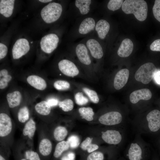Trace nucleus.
Wrapping results in <instances>:
<instances>
[{"mask_svg":"<svg viewBox=\"0 0 160 160\" xmlns=\"http://www.w3.org/2000/svg\"><path fill=\"white\" fill-rule=\"evenodd\" d=\"M70 46V53L82 69L88 81L97 82V73L94 62L85 43L81 40Z\"/></svg>","mask_w":160,"mask_h":160,"instance_id":"nucleus-1","label":"nucleus"},{"mask_svg":"<svg viewBox=\"0 0 160 160\" xmlns=\"http://www.w3.org/2000/svg\"><path fill=\"white\" fill-rule=\"evenodd\" d=\"M135 134L156 133L160 130V111L154 109L135 118L130 122Z\"/></svg>","mask_w":160,"mask_h":160,"instance_id":"nucleus-2","label":"nucleus"},{"mask_svg":"<svg viewBox=\"0 0 160 160\" xmlns=\"http://www.w3.org/2000/svg\"><path fill=\"white\" fill-rule=\"evenodd\" d=\"M69 34L70 39L74 41L80 38H84L93 33L97 20V17L91 14L76 19Z\"/></svg>","mask_w":160,"mask_h":160,"instance_id":"nucleus-3","label":"nucleus"},{"mask_svg":"<svg viewBox=\"0 0 160 160\" xmlns=\"http://www.w3.org/2000/svg\"><path fill=\"white\" fill-rule=\"evenodd\" d=\"M56 67L57 71L62 76L67 78L79 77L88 81L80 66L70 52L58 60Z\"/></svg>","mask_w":160,"mask_h":160,"instance_id":"nucleus-4","label":"nucleus"},{"mask_svg":"<svg viewBox=\"0 0 160 160\" xmlns=\"http://www.w3.org/2000/svg\"><path fill=\"white\" fill-rule=\"evenodd\" d=\"M9 108L6 102L2 103L0 111V142L5 147L6 141L11 137L14 129V124L9 111Z\"/></svg>","mask_w":160,"mask_h":160,"instance_id":"nucleus-5","label":"nucleus"},{"mask_svg":"<svg viewBox=\"0 0 160 160\" xmlns=\"http://www.w3.org/2000/svg\"><path fill=\"white\" fill-rule=\"evenodd\" d=\"M82 40L88 49L95 65L97 73L100 69L101 61L104 55L101 41L96 36L94 32Z\"/></svg>","mask_w":160,"mask_h":160,"instance_id":"nucleus-6","label":"nucleus"},{"mask_svg":"<svg viewBox=\"0 0 160 160\" xmlns=\"http://www.w3.org/2000/svg\"><path fill=\"white\" fill-rule=\"evenodd\" d=\"M150 145L139 134H135L133 140L127 147V156L129 160H143V156L149 151Z\"/></svg>","mask_w":160,"mask_h":160,"instance_id":"nucleus-7","label":"nucleus"},{"mask_svg":"<svg viewBox=\"0 0 160 160\" xmlns=\"http://www.w3.org/2000/svg\"><path fill=\"white\" fill-rule=\"evenodd\" d=\"M123 11L125 14H133L140 21L147 18L148 8L146 2L143 0H126L121 6Z\"/></svg>","mask_w":160,"mask_h":160,"instance_id":"nucleus-8","label":"nucleus"},{"mask_svg":"<svg viewBox=\"0 0 160 160\" xmlns=\"http://www.w3.org/2000/svg\"><path fill=\"white\" fill-rule=\"evenodd\" d=\"M29 93L15 84L10 87L5 96V101L14 113L24 102Z\"/></svg>","mask_w":160,"mask_h":160,"instance_id":"nucleus-9","label":"nucleus"},{"mask_svg":"<svg viewBox=\"0 0 160 160\" xmlns=\"http://www.w3.org/2000/svg\"><path fill=\"white\" fill-rule=\"evenodd\" d=\"M97 8V1L92 0H75L71 5V15L76 19L87 16Z\"/></svg>","mask_w":160,"mask_h":160,"instance_id":"nucleus-10","label":"nucleus"},{"mask_svg":"<svg viewBox=\"0 0 160 160\" xmlns=\"http://www.w3.org/2000/svg\"><path fill=\"white\" fill-rule=\"evenodd\" d=\"M63 6L60 3L50 2L45 6L40 12L43 20L47 24L56 22L61 17L63 12Z\"/></svg>","mask_w":160,"mask_h":160,"instance_id":"nucleus-11","label":"nucleus"},{"mask_svg":"<svg viewBox=\"0 0 160 160\" xmlns=\"http://www.w3.org/2000/svg\"><path fill=\"white\" fill-rule=\"evenodd\" d=\"M100 123L108 126H116L126 128L129 122L121 112L111 111L101 115L98 119Z\"/></svg>","mask_w":160,"mask_h":160,"instance_id":"nucleus-12","label":"nucleus"},{"mask_svg":"<svg viewBox=\"0 0 160 160\" xmlns=\"http://www.w3.org/2000/svg\"><path fill=\"white\" fill-rule=\"evenodd\" d=\"M38 96L36 94L29 93L24 102L15 113L18 123L25 124L31 118L33 103Z\"/></svg>","mask_w":160,"mask_h":160,"instance_id":"nucleus-13","label":"nucleus"},{"mask_svg":"<svg viewBox=\"0 0 160 160\" xmlns=\"http://www.w3.org/2000/svg\"><path fill=\"white\" fill-rule=\"evenodd\" d=\"M126 128L119 127L101 132V138L107 144L114 145H123L125 140Z\"/></svg>","mask_w":160,"mask_h":160,"instance_id":"nucleus-14","label":"nucleus"},{"mask_svg":"<svg viewBox=\"0 0 160 160\" xmlns=\"http://www.w3.org/2000/svg\"><path fill=\"white\" fill-rule=\"evenodd\" d=\"M23 80L37 91L44 92L50 86L49 80L44 76L36 73L26 74Z\"/></svg>","mask_w":160,"mask_h":160,"instance_id":"nucleus-15","label":"nucleus"},{"mask_svg":"<svg viewBox=\"0 0 160 160\" xmlns=\"http://www.w3.org/2000/svg\"><path fill=\"white\" fill-rule=\"evenodd\" d=\"M157 71L154 64L147 63L141 66L136 72L135 77L136 81L144 84L149 83Z\"/></svg>","mask_w":160,"mask_h":160,"instance_id":"nucleus-16","label":"nucleus"},{"mask_svg":"<svg viewBox=\"0 0 160 160\" xmlns=\"http://www.w3.org/2000/svg\"><path fill=\"white\" fill-rule=\"evenodd\" d=\"M58 34L55 33H51L41 38L40 46L41 50L44 54L50 55L56 49L60 41Z\"/></svg>","mask_w":160,"mask_h":160,"instance_id":"nucleus-17","label":"nucleus"},{"mask_svg":"<svg viewBox=\"0 0 160 160\" xmlns=\"http://www.w3.org/2000/svg\"><path fill=\"white\" fill-rule=\"evenodd\" d=\"M30 47L28 40L24 38L17 39L14 44L12 50V57L13 60H18L22 58L29 52Z\"/></svg>","mask_w":160,"mask_h":160,"instance_id":"nucleus-18","label":"nucleus"},{"mask_svg":"<svg viewBox=\"0 0 160 160\" xmlns=\"http://www.w3.org/2000/svg\"><path fill=\"white\" fill-rule=\"evenodd\" d=\"M15 73L10 68L2 66L0 69V90L2 92L14 84Z\"/></svg>","mask_w":160,"mask_h":160,"instance_id":"nucleus-19","label":"nucleus"},{"mask_svg":"<svg viewBox=\"0 0 160 160\" xmlns=\"http://www.w3.org/2000/svg\"><path fill=\"white\" fill-rule=\"evenodd\" d=\"M52 108L44 99L33 105V110L39 117L44 120L49 116L52 113Z\"/></svg>","mask_w":160,"mask_h":160,"instance_id":"nucleus-20","label":"nucleus"},{"mask_svg":"<svg viewBox=\"0 0 160 160\" xmlns=\"http://www.w3.org/2000/svg\"><path fill=\"white\" fill-rule=\"evenodd\" d=\"M110 28V25L107 20L103 19L97 20L94 33L100 41L104 40L109 33Z\"/></svg>","mask_w":160,"mask_h":160,"instance_id":"nucleus-21","label":"nucleus"},{"mask_svg":"<svg viewBox=\"0 0 160 160\" xmlns=\"http://www.w3.org/2000/svg\"><path fill=\"white\" fill-rule=\"evenodd\" d=\"M71 81L74 87L82 92L91 102L95 104L99 102V96L94 89L84 84L74 81Z\"/></svg>","mask_w":160,"mask_h":160,"instance_id":"nucleus-22","label":"nucleus"},{"mask_svg":"<svg viewBox=\"0 0 160 160\" xmlns=\"http://www.w3.org/2000/svg\"><path fill=\"white\" fill-rule=\"evenodd\" d=\"M38 150L41 160H47V158L50 154L52 150L50 140L47 137H42L40 140Z\"/></svg>","mask_w":160,"mask_h":160,"instance_id":"nucleus-23","label":"nucleus"},{"mask_svg":"<svg viewBox=\"0 0 160 160\" xmlns=\"http://www.w3.org/2000/svg\"><path fill=\"white\" fill-rule=\"evenodd\" d=\"M152 94L148 89H138L132 92L129 96V100L133 104H135L140 100H148L151 98Z\"/></svg>","mask_w":160,"mask_h":160,"instance_id":"nucleus-24","label":"nucleus"},{"mask_svg":"<svg viewBox=\"0 0 160 160\" xmlns=\"http://www.w3.org/2000/svg\"><path fill=\"white\" fill-rule=\"evenodd\" d=\"M129 76V71L127 69H123L118 71L113 79V86L116 90L122 88L127 82Z\"/></svg>","mask_w":160,"mask_h":160,"instance_id":"nucleus-25","label":"nucleus"},{"mask_svg":"<svg viewBox=\"0 0 160 160\" xmlns=\"http://www.w3.org/2000/svg\"><path fill=\"white\" fill-rule=\"evenodd\" d=\"M49 83L54 89L60 92L72 90L75 87L71 81L62 79L49 80Z\"/></svg>","mask_w":160,"mask_h":160,"instance_id":"nucleus-26","label":"nucleus"},{"mask_svg":"<svg viewBox=\"0 0 160 160\" xmlns=\"http://www.w3.org/2000/svg\"><path fill=\"white\" fill-rule=\"evenodd\" d=\"M133 49V44L129 39H125L121 42L119 48L117 53L121 57H128L132 53Z\"/></svg>","mask_w":160,"mask_h":160,"instance_id":"nucleus-27","label":"nucleus"},{"mask_svg":"<svg viewBox=\"0 0 160 160\" xmlns=\"http://www.w3.org/2000/svg\"><path fill=\"white\" fill-rule=\"evenodd\" d=\"M36 129V123L31 116L24 126L22 131L23 136L28 140H32Z\"/></svg>","mask_w":160,"mask_h":160,"instance_id":"nucleus-28","label":"nucleus"},{"mask_svg":"<svg viewBox=\"0 0 160 160\" xmlns=\"http://www.w3.org/2000/svg\"><path fill=\"white\" fill-rule=\"evenodd\" d=\"M15 1L0 0V13L5 17H10L12 15Z\"/></svg>","mask_w":160,"mask_h":160,"instance_id":"nucleus-29","label":"nucleus"},{"mask_svg":"<svg viewBox=\"0 0 160 160\" xmlns=\"http://www.w3.org/2000/svg\"><path fill=\"white\" fill-rule=\"evenodd\" d=\"M60 96L59 102L58 106L63 111L68 112L72 111L74 107L73 102L71 99L69 98H60Z\"/></svg>","mask_w":160,"mask_h":160,"instance_id":"nucleus-30","label":"nucleus"},{"mask_svg":"<svg viewBox=\"0 0 160 160\" xmlns=\"http://www.w3.org/2000/svg\"><path fill=\"white\" fill-rule=\"evenodd\" d=\"M74 91V97L76 103L79 105H84L87 104L89 99L81 91L76 88Z\"/></svg>","mask_w":160,"mask_h":160,"instance_id":"nucleus-31","label":"nucleus"},{"mask_svg":"<svg viewBox=\"0 0 160 160\" xmlns=\"http://www.w3.org/2000/svg\"><path fill=\"white\" fill-rule=\"evenodd\" d=\"M70 147L68 141H62L59 142L56 145L53 153L54 157L56 158L59 157L63 153L68 150Z\"/></svg>","mask_w":160,"mask_h":160,"instance_id":"nucleus-32","label":"nucleus"},{"mask_svg":"<svg viewBox=\"0 0 160 160\" xmlns=\"http://www.w3.org/2000/svg\"><path fill=\"white\" fill-rule=\"evenodd\" d=\"M79 113L82 119L88 121L93 119L94 112L92 108L90 107H82L78 109Z\"/></svg>","mask_w":160,"mask_h":160,"instance_id":"nucleus-33","label":"nucleus"},{"mask_svg":"<svg viewBox=\"0 0 160 160\" xmlns=\"http://www.w3.org/2000/svg\"><path fill=\"white\" fill-rule=\"evenodd\" d=\"M68 133V131L65 127L58 126L57 127L54 131V138L57 141H62L66 137Z\"/></svg>","mask_w":160,"mask_h":160,"instance_id":"nucleus-34","label":"nucleus"},{"mask_svg":"<svg viewBox=\"0 0 160 160\" xmlns=\"http://www.w3.org/2000/svg\"><path fill=\"white\" fill-rule=\"evenodd\" d=\"M124 1L123 0H110L107 4V7L111 11L117 10L122 6Z\"/></svg>","mask_w":160,"mask_h":160,"instance_id":"nucleus-35","label":"nucleus"},{"mask_svg":"<svg viewBox=\"0 0 160 160\" xmlns=\"http://www.w3.org/2000/svg\"><path fill=\"white\" fill-rule=\"evenodd\" d=\"M23 154L27 160H41L38 153L31 149L26 150Z\"/></svg>","mask_w":160,"mask_h":160,"instance_id":"nucleus-36","label":"nucleus"},{"mask_svg":"<svg viewBox=\"0 0 160 160\" xmlns=\"http://www.w3.org/2000/svg\"><path fill=\"white\" fill-rule=\"evenodd\" d=\"M70 147L72 148H75L77 147L79 144L80 140L79 137L76 135H72L68 139Z\"/></svg>","mask_w":160,"mask_h":160,"instance_id":"nucleus-37","label":"nucleus"},{"mask_svg":"<svg viewBox=\"0 0 160 160\" xmlns=\"http://www.w3.org/2000/svg\"><path fill=\"white\" fill-rule=\"evenodd\" d=\"M155 18L160 22V0H156L153 8Z\"/></svg>","mask_w":160,"mask_h":160,"instance_id":"nucleus-38","label":"nucleus"},{"mask_svg":"<svg viewBox=\"0 0 160 160\" xmlns=\"http://www.w3.org/2000/svg\"><path fill=\"white\" fill-rule=\"evenodd\" d=\"M104 155L101 152H94L90 153L87 158V160H103Z\"/></svg>","mask_w":160,"mask_h":160,"instance_id":"nucleus-39","label":"nucleus"},{"mask_svg":"<svg viewBox=\"0 0 160 160\" xmlns=\"http://www.w3.org/2000/svg\"><path fill=\"white\" fill-rule=\"evenodd\" d=\"M8 52L7 46L2 43H0V60L1 61L7 56Z\"/></svg>","mask_w":160,"mask_h":160,"instance_id":"nucleus-40","label":"nucleus"},{"mask_svg":"<svg viewBox=\"0 0 160 160\" xmlns=\"http://www.w3.org/2000/svg\"><path fill=\"white\" fill-rule=\"evenodd\" d=\"M9 155L10 151L9 150L1 147L0 149V160H9Z\"/></svg>","mask_w":160,"mask_h":160,"instance_id":"nucleus-41","label":"nucleus"},{"mask_svg":"<svg viewBox=\"0 0 160 160\" xmlns=\"http://www.w3.org/2000/svg\"><path fill=\"white\" fill-rule=\"evenodd\" d=\"M150 49L152 51L160 52V39L154 41L150 46Z\"/></svg>","mask_w":160,"mask_h":160,"instance_id":"nucleus-42","label":"nucleus"},{"mask_svg":"<svg viewBox=\"0 0 160 160\" xmlns=\"http://www.w3.org/2000/svg\"><path fill=\"white\" fill-rule=\"evenodd\" d=\"M92 139L87 137L81 143V148L84 150H86L89 146L91 143Z\"/></svg>","mask_w":160,"mask_h":160,"instance_id":"nucleus-43","label":"nucleus"},{"mask_svg":"<svg viewBox=\"0 0 160 160\" xmlns=\"http://www.w3.org/2000/svg\"><path fill=\"white\" fill-rule=\"evenodd\" d=\"M75 153L72 152H69L64 155L61 158V160H75Z\"/></svg>","mask_w":160,"mask_h":160,"instance_id":"nucleus-44","label":"nucleus"},{"mask_svg":"<svg viewBox=\"0 0 160 160\" xmlns=\"http://www.w3.org/2000/svg\"><path fill=\"white\" fill-rule=\"evenodd\" d=\"M98 148V146L96 144L91 143L88 147L87 150L88 153H91L96 150Z\"/></svg>","mask_w":160,"mask_h":160,"instance_id":"nucleus-45","label":"nucleus"},{"mask_svg":"<svg viewBox=\"0 0 160 160\" xmlns=\"http://www.w3.org/2000/svg\"><path fill=\"white\" fill-rule=\"evenodd\" d=\"M16 160H27L24 157L23 154L20 152H17L15 154Z\"/></svg>","mask_w":160,"mask_h":160,"instance_id":"nucleus-46","label":"nucleus"},{"mask_svg":"<svg viewBox=\"0 0 160 160\" xmlns=\"http://www.w3.org/2000/svg\"><path fill=\"white\" fill-rule=\"evenodd\" d=\"M154 78L156 82L158 84H160V71H157Z\"/></svg>","mask_w":160,"mask_h":160,"instance_id":"nucleus-47","label":"nucleus"},{"mask_svg":"<svg viewBox=\"0 0 160 160\" xmlns=\"http://www.w3.org/2000/svg\"><path fill=\"white\" fill-rule=\"evenodd\" d=\"M39 2L43 3H47L52 2V0H39Z\"/></svg>","mask_w":160,"mask_h":160,"instance_id":"nucleus-48","label":"nucleus"}]
</instances>
